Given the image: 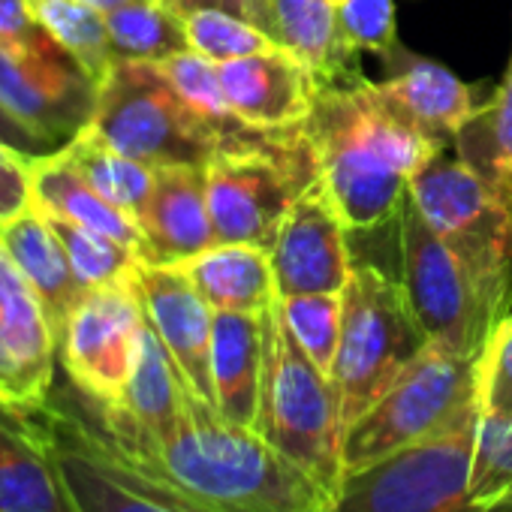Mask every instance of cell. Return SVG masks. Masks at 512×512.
Instances as JSON below:
<instances>
[{
	"label": "cell",
	"instance_id": "cell-2",
	"mask_svg": "<svg viewBox=\"0 0 512 512\" xmlns=\"http://www.w3.org/2000/svg\"><path fill=\"white\" fill-rule=\"evenodd\" d=\"M121 452L229 512H335L338 503L332 488L260 431L229 422L190 386L184 413L166 437Z\"/></svg>",
	"mask_w": 512,
	"mask_h": 512
},
{
	"label": "cell",
	"instance_id": "cell-17",
	"mask_svg": "<svg viewBox=\"0 0 512 512\" xmlns=\"http://www.w3.org/2000/svg\"><path fill=\"white\" fill-rule=\"evenodd\" d=\"M235 118L253 130H287L308 121L320 82L290 52H266L217 64Z\"/></svg>",
	"mask_w": 512,
	"mask_h": 512
},
{
	"label": "cell",
	"instance_id": "cell-23",
	"mask_svg": "<svg viewBox=\"0 0 512 512\" xmlns=\"http://www.w3.org/2000/svg\"><path fill=\"white\" fill-rule=\"evenodd\" d=\"M178 269L214 311L263 314L278 302L272 256L266 247L217 241L178 263Z\"/></svg>",
	"mask_w": 512,
	"mask_h": 512
},
{
	"label": "cell",
	"instance_id": "cell-29",
	"mask_svg": "<svg viewBox=\"0 0 512 512\" xmlns=\"http://www.w3.org/2000/svg\"><path fill=\"white\" fill-rule=\"evenodd\" d=\"M181 19H184L190 52H196V55H202V58H208L214 64H226V61H238V58L266 55V52L284 49L260 25H253L244 16H235L229 10L196 7V10H184Z\"/></svg>",
	"mask_w": 512,
	"mask_h": 512
},
{
	"label": "cell",
	"instance_id": "cell-10",
	"mask_svg": "<svg viewBox=\"0 0 512 512\" xmlns=\"http://www.w3.org/2000/svg\"><path fill=\"white\" fill-rule=\"evenodd\" d=\"M425 223L458 253L479 287L512 311V217L458 154L440 151L407 184Z\"/></svg>",
	"mask_w": 512,
	"mask_h": 512
},
{
	"label": "cell",
	"instance_id": "cell-19",
	"mask_svg": "<svg viewBox=\"0 0 512 512\" xmlns=\"http://www.w3.org/2000/svg\"><path fill=\"white\" fill-rule=\"evenodd\" d=\"M389 67V79L377 82L383 100L395 112H401L416 130L446 148L485 103L479 85L461 82L449 67L437 61L401 52Z\"/></svg>",
	"mask_w": 512,
	"mask_h": 512
},
{
	"label": "cell",
	"instance_id": "cell-14",
	"mask_svg": "<svg viewBox=\"0 0 512 512\" xmlns=\"http://www.w3.org/2000/svg\"><path fill=\"white\" fill-rule=\"evenodd\" d=\"M58 335L0 241V410L34 413L55 392Z\"/></svg>",
	"mask_w": 512,
	"mask_h": 512
},
{
	"label": "cell",
	"instance_id": "cell-25",
	"mask_svg": "<svg viewBox=\"0 0 512 512\" xmlns=\"http://www.w3.org/2000/svg\"><path fill=\"white\" fill-rule=\"evenodd\" d=\"M455 154L476 169L512 217V55L500 85L452 142Z\"/></svg>",
	"mask_w": 512,
	"mask_h": 512
},
{
	"label": "cell",
	"instance_id": "cell-20",
	"mask_svg": "<svg viewBox=\"0 0 512 512\" xmlns=\"http://www.w3.org/2000/svg\"><path fill=\"white\" fill-rule=\"evenodd\" d=\"M263 314L214 311V329H211L214 407L229 422L247 428H256L260 398H263V365H266Z\"/></svg>",
	"mask_w": 512,
	"mask_h": 512
},
{
	"label": "cell",
	"instance_id": "cell-32",
	"mask_svg": "<svg viewBox=\"0 0 512 512\" xmlns=\"http://www.w3.org/2000/svg\"><path fill=\"white\" fill-rule=\"evenodd\" d=\"M281 317L299 347L308 353L314 365H320L326 374L332 371L338 341H341V323H344V293H305V296H287L278 299Z\"/></svg>",
	"mask_w": 512,
	"mask_h": 512
},
{
	"label": "cell",
	"instance_id": "cell-31",
	"mask_svg": "<svg viewBox=\"0 0 512 512\" xmlns=\"http://www.w3.org/2000/svg\"><path fill=\"white\" fill-rule=\"evenodd\" d=\"M43 211V208H40ZM46 214V211H43ZM52 229L58 232L67 256H70V266L79 278V284L88 290V287H103V284H115V281H127L136 275L139 263H142V256L103 235V232H94L88 226H79V223H70L64 217H52L46 214Z\"/></svg>",
	"mask_w": 512,
	"mask_h": 512
},
{
	"label": "cell",
	"instance_id": "cell-26",
	"mask_svg": "<svg viewBox=\"0 0 512 512\" xmlns=\"http://www.w3.org/2000/svg\"><path fill=\"white\" fill-rule=\"evenodd\" d=\"M31 19L100 85L115 67V49L106 28V13L85 0H28Z\"/></svg>",
	"mask_w": 512,
	"mask_h": 512
},
{
	"label": "cell",
	"instance_id": "cell-7",
	"mask_svg": "<svg viewBox=\"0 0 512 512\" xmlns=\"http://www.w3.org/2000/svg\"><path fill=\"white\" fill-rule=\"evenodd\" d=\"M428 338L398 284L371 263H356L344 287V323L332 362V386L347 428L401 377Z\"/></svg>",
	"mask_w": 512,
	"mask_h": 512
},
{
	"label": "cell",
	"instance_id": "cell-33",
	"mask_svg": "<svg viewBox=\"0 0 512 512\" xmlns=\"http://www.w3.org/2000/svg\"><path fill=\"white\" fill-rule=\"evenodd\" d=\"M479 422L512 425V311L491 329L476 362Z\"/></svg>",
	"mask_w": 512,
	"mask_h": 512
},
{
	"label": "cell",
	"instance_id": "cell-22",
	"mask_svg": "<svg viewBox=\"0 0 512 512\" xmlns=\"http://www.w3.org/2000/svg\"><path fill=\"white\" fill-rule=\"evenodd\" d=\"M0 241H4L13 263L37 293V299L43 302L55 335H61L64 320L85 296V287L79 284L70 266V256L58 232L52 229L49 217L37 205H31L19 217L0 223Z\"/></svg>",
	"mask_w": 512,
	"mask_h": 512
},
{
	"label": "cell",
	"instance_id": "cell-3",
	"mask_svg": "<svg viewBox=\"0 0 512 512\" xmlns=\"http://www.w3.org/2000/svg\"><path fill=\"white\" fill-rule=\"evenodd\" d=\"M320 181L305 124L247 130L226 139L205 163L214 238L272 250L293 202Z\"/></svg>",
	"mask_w": 512,
	"mask_h": 512
},
{
	"label": "cell",
	"instance_id": "cell-6",
	"mask_svg": "<svg viewBox=\"0 0 512 512\" xmlns=\"http://www.w3.org/2000/svg\"><path fill=\"white\" fill-rule=\"evenodd\" d=\"M473 356L428 344L401 377L347 428L344 473L371 467L407 446L479 419Z\"/></svg>",
	"mask_w": 512,
	"mask_h": 512
},
{
	"label": "cell",
	"instance_id": "cell-9",
	"mask_svg": "<svg viewBox=\"0 0 512 512\" xmlns=\"http://www.w3.org/2000/svg\"><path fill=\"white\" fill-rule=\"evenodd\" d=\"M398 220V284L428 338L458 356L479 359L491 329L506 314L458 260V253L404 199Z\"/></svg>",
	"mask_w": 512,
	"mask_h": 512
},
{
	"label": "cell",
	"instance_id": "cell-16",
	"mask_svg": "<svg viewBox=\"0 0 512 512\" xmlns=\"http://www.w3.org/2000/svg\"><path fill=\"white\" fill-rule=\"evenodd\" d=\"M136 287L151 329L169 350L190 392L214 404V392H211L214 308L199 296V290L178 266L139 263Z\"/></svg>",
	"mask_w": 512,
	"mask_h": 512
},
{
	"label": "cell",
	"instance_id": "cell-30",
	"mask_svg": "<svg viewBox=\"0 0 512 512\" xmlns=\"http://www.w3.org/2000/svg\"><path fill=\"white\" fill-rule=\"evenodd\" d=\"M157 70L163 73V79L172 85V91L211 127L226 139L232 136H241L253 127L241 124L223 94V85H220V70L214 61L196 55V52H181V55H172L166 61H157Z\"/></svg>",
	"mask_w": 512,
	"mask_h": 512
},
{
	"label": "cell",
	"instance_id": "cell-15",
	"mask_svg": "<svg viewBox=\"0 0 512 512\" xmlns=\"http://www.w3.org/2000/svg\"><path fill=\"white\" fill-rule=\"evenodd\" d=\"M350 229L329 202L323 184H311L281 220L272 241V272L278 299L305 293H344L353 275Z\"/></svg>",
	"mask_w": 512,
	"mask_h": 512
},
{
	"label": "cell",
	"instance_id": "cell-24",
	"mask_svg": "<svg viewBox=\"0 0 512 512\" xmlns=\"http://www.w3.org/2000/svg\"><path fill=\"white\" fill-rule=\"evenodd\" d=\"M31 178H34V205L37 208H43L52 217H64L70 223L103 232V235L133 247L142 256V250H145L142 226L130 214L115 208L109 199H103L88 184V178L79 172V166L73 163L67 148L34 157Z\"/></svg>",
	"mask_w": 512,
	"mask_h": 512
},
{
	"label": "cell",
	"instance_id": "cell-39",
	"mask_svg": "<svg viewBox=\"0 0 512 512\" xmlns=\"http://www.w3.org/2000/svg\"><path fill=\"white\" fill-rule=\"evenodd\" d=\"M0 139H4L7 145H13V148H19V151H25V154H31V157H40V154H49L19 121H13L4 109H0Z\"/></svg>",
	"mask_w": 512,
	"mask_h": 512
},
{
	"label": "cell",
	"instance_id": "cell-8",
	"mask_svg": "<svg viewBox=\"0 0 512 512\" xmlns=\"http://www.w3.org/2000/svg\"><path fill=\"white\" fill-rule=\"evenodd\" d=\"M85 130L154 169L175 163L205 166L223 145V136L211 130L172 91L157 64L148 61H115L109 76L97 85V103Z\"/></svg>",
	"mask_w": 512,
	"mask_h": 512
},
{
	"label": "cell",
	"instance_id": "cell-34",
	"mask_svg": "<svg viewBox=\"0 0 512 512\" xmlns=\"http://www.w3.org/2000/svg\"><path fill=\"white\" fill-rule=\"evenodd\" d=\"M338 31L350 52L395 61L404 49L398 43L395 0H338Z\"/></svg>",
	"mask_w": 512,
	"mask_h": 512
},
{
	"label": "cell",
	"instance_id": "cell-37",
	"mask_svg": "<svg viewBox=\"0 0 512 512\" xmlns=\"http://www.w3.org/2000/svg\"><path fill=\"white\" fill-rule=\"evenodd\" d=\"M166 4L178 13L184 10H196V7H217V10H229L235 16H244L247 22L260 25L266 34L275 37V19H272V0H166ZM278 40V37H275Z\"/></svg>",
	"mask_w": 512,
	"mask_h": 512
},
{
	"label": "cell",
	"instance_id": "cell-13",
	"mask_svg": "<svg viewBox=\"0 0 512 512\" xmlns=\"http://www.w3.org/2000/svg\"><path fill=\"white\" fill-rule=\"evenodd\" d=\"M94 103L97 82L46 31L22 46L0 43V109L46 151L82 133Z\"/></svg>",
	"mask_w": 512,
	"mask_h": 512
},
{
	"label": "cell",
	"instance_id": "cell-18",
	"mask_svg": "<svg viewBox=\"0 0 512 512\" xmlns=\"http://www.w3.org/2000/svg\"><path fill=\"white\" fill-rule=\"evenodd\" d=\"M145 250L142 263L178 266L190 256L217 244L205 166L175 163L154 169V190L139 217Z\"/></svg>",
	"mask_w": 512,
	"mask_h": 512
},
{
	"label": "cell",
	"instance_id": "cell-36",
	"mask_svg": "<svg viewBox=\"0 0 512 512\" xmlns=\"http://www.w3.org/2000/svg\"><path fill=\"white\" fill-rule=\"evenodd\" d=\"M34 157L0 139V223H7L34 205Z\"/></svg>",
	"mask_w": 512,
	"mask_h": 512
},
{
	"label": "cell",
	"instance_id": "cell-5",
	"mask_svg": "<svg viewBox=\"0 0 512 512\" xmlns=\"http://www.w3.org/2000/svg\"><path fill=\"white\" fill-rule=\"evenodd\" d=\"M31 416L49 443L76 512H229L124 455L91 413L55 401V392Z\"/></svg>",
	"mask_w": 512,
	"mask_h": 512
},
{
	"label": "cell",
	"instance_id": "cell-27",
	"mask_svg": "<svg viewBox=\"0 0 512 512\" xmlns=\"http://www.w3.org/2000/svg\"><path fill=\"white\" fill-rule=\"evenodd\" d=\"M64 148L79 166V172L88 178V184L139 223L154 190V166L109 148L88 130L76 133Z\"/></svg>",
	"mask_w": 512,
	"mask_h": 512
},
{
	"label": "cell",
	"instance_id": "cell-40",
	"mask_svg": "<svg viewBox=\"0 0 512 512\" xmlns=\"http://www.w3.org/2000/svg\"><path fill=\"white\" fill-rule=\"evenodd\" d=\"M85 4H91V7H97V10H103V13H109V10H118V7H127V4H136V0H85Z\"/></svg>",
	"mask_w": 512,
	"mask_h": 512
},
{
	"label": "cell",
	"instance_id": "cell-11",
	"mask_svg": "<svg viewBox=\"0 0 512 512\" xmlns=\"http://www.w3.org/2000/svg\"><path fill=\"white\" fill-rule=\"evenodd\" d=\"M479 419L344 473L335 512H512L470 494Z\"/></svg>",
	"mask_w": 512,
	"mask_h": 512
},
{
	"label": "cell",
	"instance_id": "cell-38",
	"mask_svg": "<svg viewBox=\"0 0 512 512\" xmlns=\"http://www.w3.org/2000/svg\"><path fill=\"white\" fill-rule=\"evenodd\" d=\"M40 34L43 28L31 19L28 0H0V43L22 46Z\"/></svg>",
	"mask_w": 512,
	"mask_h": 512
},
{
	"label": "cell",
	"instance_id": "cell-28",
	"mask_svg": "<svg viewBox=\"0 0 512 512\" xmlns=\"http://www.w3.org/2000/svg\"><path fill=\"white\" fill-rule=\"evenodd\" d=\"M109 40L118 61H166L190 52L184 19L166 0H136L106 13Z\"/></svg>",
	"mask_w": 512,
	"mask_h": 512
},
{
	"label": "cell",
	"instance_id": "cell-1",
	"mask_svg": "<svg viewBox=\"0 0 512 512\" xmlns=\"http://www.w3.org/2000/svg\"><path fill=\"white\" fill-rule=\"evenodd\" d=\"M305 130L320 184L350 232L395 220L410 178L446 151L395 112L368 79L320 85Z\"/></svg>",
	"mask_w": 512,
	"mask_h": 512
},
{
	"label": "cell",
	"instance_id": "cell-35",
	"mask_svg": "<svg viewBox=\"0 0 512 512\" xmlns=\"http://www.w3.org/2000/svg\"><path fill=\"white\" fill-rule=\"evenodd\" d=\"M470 494L485 506H512V425L479 422Z\"/></svg>",
	"mask_w": 512,
	"mask_h": 512
},
{
	"label": "cell",
	"instance_id": "cell-12",
	"mask_svg": "<svg viewBox=\"0 0 512 512\" xmlns=\"http://www.w3.org/2000/svg\"><path fill=\"white\" fill-rule=\"evenodd\" d=\"M145 323L136 275L85 290L58 335V365L79 398L91 407L121 401Z\"/></svg>",
	"mask_w": 512,
	"mask_h": 512
},
{
	"label": "cell",
	"instance_id": "cell-4",
	"mask_svg": "<svg viewBox=\"0 0 512 512\" xmlns=\"http://www.w3.org/2000/svg\"><path fill=\"white\" fill-rule=\"evenodd\" d=\"M263 320L266 365L256 431L338 494L344 482V419L332 377L299 347L278 302Z\"/></svg>",
	"mask_w": 512,
	"mask_h": 512
},
{
	"label": "cell",
	"instance_id": "cell-21",
	"mask_svg": "<svg viewBox=\"0 0 512 512\" xmlns=\"http://www.w3.org/2000/svg\"><path fill=\"white\" fill-rule=\"evenodd\" d=\"M0 512H76L31 413L0 410Z\"/></svg>",
	"mask_w": 512,
	"mask_h": 512
}]
</instances>
